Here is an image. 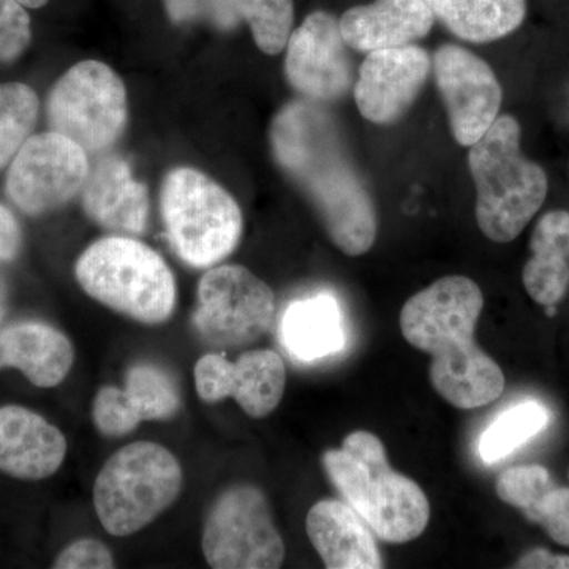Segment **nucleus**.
<instances>
[{
    "label": "nucleus",
    "instance_id": "obj_1",
    "mask_svg": "<svg viewBox=\"0 0 569 569\" xmlns=\"http://www.w3.org/2000/svg\"><path fill=\"white\" fill-rule=\"evenodd\" d=\"M284 174L316 208L332 244L361 257L376 244L377 209L332 116L312 100L284 104L269 129Z\"/></svg>",
    "mask_w": 569,
    "mask_h": 569
},
{
    "label": "nucleus",
    "instance_id": "obj_2",
    "mask_svg": "<svg viewBox=\"0 0 569 569\" xmlns=\"http://www.w3.org/2000/svg\"><path fill=\"white\" fill-rule=\"evenodd\" d=\"M485 298L463 276L438 279L411 296L400 312V331L411 347L432 358L430 383L459 410L488 406L503 395L500 366L475 340Z\"/></svg>",
    "mask_w": 569,
    "mask_h": 569
},
{
    "label": "nucleus",
    "instance_id": "obj_3",
    "mask_svg": "<svg viewBox=\"0 0 569 569\" xmlns=\"http://www.w3.org/2000/svg\"><path fill=\"white\" fill-rule=\"evenodd\" d=\"M328 478L381 541L403 545L425 533L430 505L413 479L389 467L376 433L358 430L323 455Z\"/></svg>",
    "mask_w": 569,
    "mask_h": 569
},
{
    "label": "nucleus",
    "instance_id": "obj_4",
    "mask_svg": "<svg viewBox=\"0 0 569 569\" xmlns=\"http://www.w3.org/2000/svg\"><path fill=\"white\" fill-rule=\"evenodd\" d=\"M522 130L512 116H498L468 151L477 187V222L490 241L508 244L531 222L548 198L545 168L520 148Z\"/></svg>",
    "mask_w": 569,
    "mask_h": 569
},
{
    "label": "nucleus",
    "instance_id": "obj_5",
    "mask_svg": "<svg viewBox=\"0 0 569 569\" xmlns=\"http://www.w3.org/2000/svg\"><path fill=\"white\" fill-rule=\"evenodd\" d=\"M74 276L100 305L142 325H162L176 309L173 271L156 250L129 236H108L78 258Z\"/></svg>",
    "mask_w": 569,
    "mask_h": 569
},
{
    "label": "nucleus",
    "instance_id": "obj_6",
    "mask_svg": "<svg viewBox=\"0 0 569 569\" xmlns=\"http://www.w3.org/2000/svg\"><path fill=\"white\" fill-rule=\"evenodd\" d=\"M181 463L167 448L134 441L108 459L93 485V507L112 537L151 526L181 493Z\"/></svg>",
    "mask_w": 569,
    "mask_h": 569
},
{
    "label": "nucleus",
    "instance_id": "obj_7",
    "mask_svg": "<svg viewBox=\"0 0 569 569\" xmlns=\"http://www.w3.org/2000/svg\"><path fill=\"white\" fill-rule=\"evenodd\" d=\"M160 206L174 252L192 268H212L241 241V208L220 183L193 168L167 174Z\"/></svg>",
    "mask_w": 569,
    "mask_h": 569
},
{
    "label": "nucleus",
    "instance_id": "obj_8",
    "mask_svg": "<svg viewBox=\"0 0 569 569\" xmlns=\"http://www.w3.org/2000/svg\"><path fill=\"white\" fill-rule=\"evenodd\" d=\"M47 114L51 130L78 142L86 152L108 151L129 119L126 86L107 63H77L52 86Z\"/></svg>",
    "mask_w": 569,
    "mask_h": 569
},
{
    "label": "nucleus",
    "instance_id": "obj_9",
    "mask_svg": "<svg viewBox=\"0 0 569 569\" xmlns=\"http://www.w3.org/2000/svg\"><path fill=\"white\" fill-rule=\"evenodd\" d=\"M201 548L216 569H276L284 560L268 500L249 485L233 486L217 498L206 518Z\"/></svg>",
    "mask_w": 569,
    "mask_h": 569
},
{
    "label": "nucleus",
    "instance_id": "obj_10",
    "mask_svg": "<svg viewBox=\"0 0 569 569\" xmlns=\"http://www.w3.org/2000/svg\"><path fill=\"white\" fill-rule=\"evenodd\" d=\"M274 316V291L244 266H217L198 283L192 323L209 346H252Z\"/></svg>",
    "mask_w": 569,
    "mask_h": 569
},
{
    "label": "nucleus",
    "instance_id": "obj_11",
    "mask_svg": "<svg viewBox=\"0 0 569 569\" xmlns=\"http://www.w3.org/2000/svg\"><path fill=\"white\" fill-rule=\"evenodd\" d=\"M88 152L54 132L32 134L11 160L6 192L28 216L56 211L81 193L88 179Z\"/></svg>",
    "mask_w": 569,
    "mask_h": 569
},
{
    "label": "nucleus",
    "instance_id": "obj_12",
    "mask_svg": "<svg viewBox=\"0 0 569 569\" xmlns=\"http://www.w3.org/2000/svg\"><path fill=\"white\" fill-rule=\"evenodd\" d=\"M350 47L335 14L318 10L291 32L284 56L288 84L306 100L336 102L355 88Z\"/></svg>",
    "mask_w": 569,
    "mask_h": 569
},
{
    "label": "nucleus",
    "instance_id": "obj_13",
    "mask_svg": "<svg viewBox=\"0 0 569 569\" xmlns=\"http://www.w3.org/2000/svg\"><path fill=\"white\" fill-rule=\"evenodd\" d=\"M432 70L448 112L452 137L470 148L497 121L503 89L485 59L459 44L433 52Z\"/></svg>",
    "mask_w": 569,
    "mask_h": 569
},
{
    "label": "nucleus",
    "instance_id": "obj_14",
    "mask_svg": "<svg viewBox=\"0 0 569 569\" xmlns=\"http://www.w3.org/2000/svg\"><path fill=\"white\" fill-rule=\"evenodd\" d=\"M197 395L206 403L234 399L250 418H264L279 407L287 369L272 350H250L230 361L224 355L208 353L193 370Z\"/></svg>",
    "mask_w": 569,
    "mask_h": 569
},
{
    "label": "nucleus",
    "instance_id": "obj_15",
    "mask_svg": "<svg viewBox=\"0 0 569 569\" xmlns=\"http://www.w3.org/2000/svg\"><path fill=\"white\" fill-rule=\"evenodd\" d=\"M430 71L432 59L418 44L369 52L353 88L362 118L377 126L400 121L421 96Z\"/></svg>",
    "mask_w": 569,
    "mask_h": 569
},
{
    "label": "nucleus",
    "instance_id": "obj_16",
    "mask_svg": "<svg viewBox=\"0 0 569 569\" xmlns=\"http://www.w3.org/2000/svg\"><path fill=\"white\" fill-rule=\"evenodd\" d=\"M181 408L174 377L152 362H137L127 370L126 388L103 387L97 392L92 419L104 437L121 438L141 422L168 421Z\"/></svg>",
    "mask_w": 569,
    "mask_h": 569
},
{
    "label": "nucleus",
    "instance_id": "obj_17",
    "mask_svg": "<svg viewBox=\"0 0 569 569\" xmlns=\"http://www.w3.org/2000/svg\"><path fill=\"white\" fill-rule=\"evenodd\" d=\"M67 440L58 427L24 407L0 408V471L39 481L62 467Z\"/></svg>",
    "mask_w": 569,
    "mask_h": 569
},
{
    "label": "nucleus",
    "instance_id": "obj_18",
    "mask_svg": "<svg viewBox=\"0 0 569 569\" xmlns=\"http://www.w3.org/2000/svg\"><path fill=\"white\" fill-rule=\"evenodd\" d=\"M81 201L86 216L104 230L142 234L148 228V190L121 157H103L97 162L82 187Z\"/></svg>",
    "mask_w": 569,
    "mask_h": 569
},
{
    "label": "nucleus",
    "instance_id": "obj_19",
    "mask_svg": "<svg viewBox=\"0 0 569 569\" xmlns=\"http://www.w3.org/2000/svg\"><path fill=\"white\" fill-rule=\"evenodd\" d=\"M339 22L348 47L369 54L425 39L432 31L436 17L426 0H373L351 7Z\"/></svg>",
    "mask_w": 569,
    "mask_h": 569
},
{
    "label": "nucleus",
    "instance_id": "obj_20",
    "mask_svg": "<svg viewBox=\"0 0 569 569\" xmlns=\"http://www.w3.org/2000/svg\"><path fill=\"white\" fill-rule=\"evenodd\" d=\"M306 530L328 569L383 568L376 539L347 501H318L307 515Z\"/></svg>",
    "mask_w": 569,
    "mask_h": 569
},
{
    "label": "nucleus",
    "instance_id": "obj_21",
    "mask_svg": "<svg viewBox=\"0 0 569 569\" xmlns=\"http://www.w3.org/2000/svg\"><path fill=\"white\" fill-rule=\"evenodd\" d=\"M74 361L69 337L41 321H17L0 329V369L14 367L37 388H54Z\"/></svg>",
    "mask_w": 569,
    "mask_h": 569
},
{
    "label": "nucleus",
    "instance_id": "obj_22",
    "mask_svg": "<svg viewBox=\"0 0 569 569\" xmlns=\"http://www.w3.org/2000/svg\"><path fill=\"white\" fill-rule=\"evenodd\" d=\"M523 266L527 293L541 306H556L569 288V212L550 211L539 219Z\"/></svg>",
    "mask_w": 569,
    "mask_h": 569
},
{
    "label": "nucleus",
    "instance_id": "obj_23",
    "mask_svg": "<svg viewBox=\"0 0 569 569\" xmlns=\"http://www.w3.org/2000/svg\"><path fill=\"white\" fill-rule=\"evenodd\" d=\"M288 353L305 362L339 353L346 346L343 318L331 295L299 299L288 306L280 323Z\"/></svg>",
    "mask_w": 569,
    "mask_h": 569
},
{
    "label": "nucleus",
    "instance_id": "obj_24",
    "mask_svg": "<svg viewBox=\"0 0 569 569\" xmlns=\"http://www.w3.org/2000/svg\"><path fill=\"white\" fill-rule=\"evenodd\" d=\"M436 20L470 43H490L518 31L527 0H426Z\"/></svg>",
    "mask_w": 569,
    "mask_h": 569
},
{
    "label": "nucleus",
    "instance_id": "obj_25",
    "mask_svg": "<svg viewBox=\"0 0 569 569\" xmlns=\"http://www.w3.org/2000/svg\"><path fill=\"white\" fill-rule=\"evenodd\" d=\"M213 20L223 29L246 21L264 54H280L293 32V0H209Z\"/></svg>",
    "mask_w": 569,
    "mask_h": 569
},
{
    "label": "nucleus",
    "instance_id": "obj_26",
    "mask_svg": "<svg viewBox=\"0 0 569 569\" xmlns=\"http://www.w3.org/2000/svg\"><path fill=\"white\" fill-rule=\"evenodd\" d=\"M548 422V410L535 400L508 408L482 433L479 456L486 463H496L538 436Z\"/></svg>",
    "mask_w": 569,
    "mask_h": 569
},
{
    "label": "nucleus",
    "instance_id": "obj_27",
    "mask_svg": "<svg viewBox=\"0 0 569 569\" xmlns=\"http://www.w3.org/2000/svg\"><path fill=\"white\" fill-rule=\"evenodd\" d=\"M39 112V97L28 84H0V170L11 163L32 137Z\"/></svg>",
    "mask_w": 569,
    "mask_h": 569
},
{
    "label": "nucleus",
    "instance_id": "obj_28",
    "mask_svg": "<svg viewBox=\"0 0 569 569\" xmlns=\"http://www.w3.org/2000/svg\"><path fill=\"white\" fill-rule=\"evenodd\" d=\"M549 471L541 466L508 468L497 481V496L526 515L553 488Z\"/></svg>",
    "mask_w": 569,
    "mask_h": 569
},
{
    "label": "nucleus",
    "instance_id": "obj_29",
    "mask_svg": "<svg viewBox=\"0 0 569 569\" xmlns=\"http://www.w3.org/2000/svg\"><path fill=\"white\" fill-rule=\"evenodd\" d=\"M32 40L31 17L18 0H0V63L17 61Z\"/></svg>",
    "mask_w": 569,
    "mask_h": 569
},
{
    "label": "nucleus",
    "instance_id": "obj_30",
    "mask_svg": "<svg viewBox=\"0 0 569 569\" xmlns=\"http://www.w3.org/2000/svg\"><path fill=\"white\" fill-rule=\"evenodd\" d=\"M523 516L530 522L539 523L553 541L569 548V489L553 486Z\"/></svg>",
    "mask_w": 569,
    "mask_h": 569
},
{
    "label": "nucleus",
    "instance_id": "obj_31",
    "mask_svg": "<svg viewBox=\"0 0 569 569\" xmlns=\"http://www.w3.org/2000/svg\"><path fill=\"white\" fill-rule=\"evenodd\" d=\"M111 550L99 539L82 538L62 550L52 568L56 569H111L114 568Z\"/></svg>",
    "mask_w": 569,
    "mask_h": 569
},
{
    "label": "nucleus",
    "instance_id": "obj_32",
    "mask_svg": "<svg viewBox=\"0 0 569 569\" xmlns=\"http://www.w3.org/2000/svg\"><path fill=\"white\" fill-rule=\"evenodd\" d=\"M22 231L17 217L0 204V263H10L21 252Z\"/></svg>",
    "mask_w": 569,
    "mask_h": 569
},
{
    "label": "nucleus",
    "instance_id": "obj_33",
    "mask_svg": "<svg viewBox=\"0 0 569 569\" xmlns=\"http://www.w3.org/2000/svg\"><path fill=\"white\" fill-rule=\"evenodd\" d=\"M515 568L522 569H569L568 556H553L549 550L537 549L526 553Z\"/></svg>",
    "mask_w": 569,
    "mask_h": 569
},
{
    "label": "nucleus",
    "instance_id": "obj_34",
    "mask_svg": "<svg viewBox=\"0 0 569 569\" xmlns=\"http://www.w3.org/2000/svg\"><path fill=\"white\" fill-rule=\"evenodd\" d=\"M164 3L176 22L190 20L198 13V0H164Z\"/></svg>",
    "mask_w": 569,
    "mask_h": 569
},
{
    "label": "nucleus",
    "instance_id": "obj_35",
    "mask_svg": "<svg viewBox=\"0 0 569 569\" xmlns=\"http://www.w3.org/2000/svg\"><path fill=\"white\" fill-rule=\"evenodd\" d=\"M7 310H9V288H7L6 282L0 277V325H2L3 318L7 316Z\"/></svg>",
    "mask_w": 569,
    "mask_h": 569
},
{
    "label": "nucleus",
    "instance_id": "obj_36",
    "mask_svg": "<svg viewBox=\"0 0 569 569\" xmlns=\"http://www.w3.org/2000/svg\"><path fill=\"white\" fill-rule=\"evenodd\" d=\"M18 2L28 7V9H41V7L47 6L48 0H18Z\"/></svg>",
    "mask_w": 569,
    "mask_h": 569
},
{
    "label": "nucleus",
    "instance_id": "obj_37",
    "mask_svg": "<svg viewBox=\"0 0 569 569\" xmlns=\"http://www.w3.org/2000/svg\"><path fill=\"white\" fill-rule=\"evenodd\" d=\"M549 317L556 316V306H548V310H546Z\"/></svg>",
    "mask_w": 569,
    "mask_h": 569
}]
</instances>
